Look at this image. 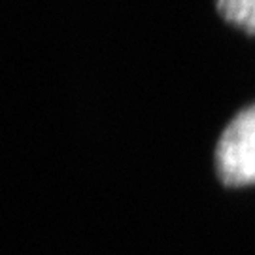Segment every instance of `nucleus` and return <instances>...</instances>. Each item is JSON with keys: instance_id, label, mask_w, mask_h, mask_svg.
<instances>
[{"instance_id": "obj_2", "label": "nucleus", "mask_w": 255, "mask_h": 255, "mask_svg": "<svg viewBox=\"0 0 255 255\" xmlns=\"http://www.w3.org/2000/svg\"><path fill=\"white\" fill-rule=\"evenodd\" d=\"M221 21L255 40V0H214Z\"/></svg>"}, {"instance_id": "obj_1", "label": "nucleus", "mask_w": 255, "mask_h": 255, "mask_svg": "<svg viewBox=\"0 0 255 255\" xmlns=\"http://www.w3.org/2000/svg\"><path fill=\"white\" fill-rule=\"evenodd\" d=\"M214 163L225 187L255 185V102L238 110L219 132Z\"/></svg>"}]
</instances>
